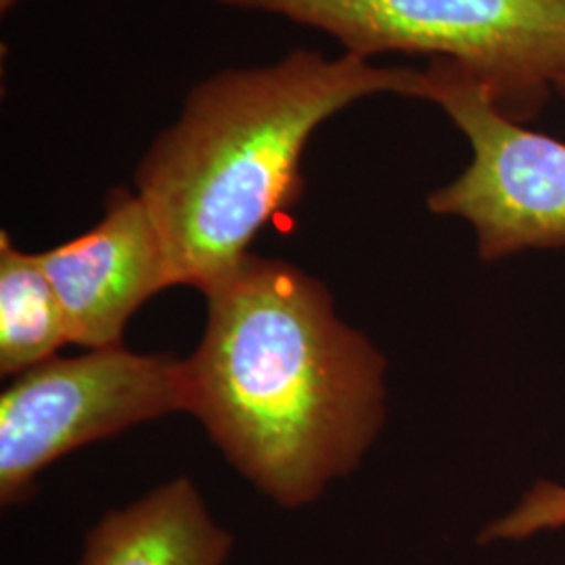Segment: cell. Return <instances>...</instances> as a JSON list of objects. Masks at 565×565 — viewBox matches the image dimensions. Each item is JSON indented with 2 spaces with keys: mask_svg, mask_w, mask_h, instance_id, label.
<instances>
[{
  "mask_svg": "<svg viewBox=\"0 0 565 565\" xmlns=\"http://www.w3.org/2000/svg\"><path fill=\"white\" fill-rule=\"evenodd\" d=\"M18 2H21V0H0V11L2 13H7L9 9H13Z\"/></svg>",
  "mask_w": 565,
  "mask_h": 565,
  "instance_id": "cell-9",
  "label": "cell"
},
{
  "mask_svg": "<svg viewBox=\"0 0 565 565\" xmlns=\"http://www.w3.org/2000/svg\"><path fill=\"white\" fill-rule=\"evenodd\" d=\"M425 78V102L445 111L473 153L427 207L471 224L482 260L565 247V142L511 120L482 82L450 61L431 60Z\"/></svg>",
  "mask_w": 565,
  "mask_h": 565,
  "instance_id": "cell-5",
  "label": "cell"
},
{
  "mask_svg": "<svg viewBox=\"0 0 565 565\" xmlns=\"http://www.w3.org/2000/svg\"><path fill=\"white\" fill-rule=\"evenodd\" d=\"M231 548V532L210 515L200 490L177 478L105 513L78 565H224Z\"/></svg>",
  "mask_w": 565,
  "mask_h": 565,
  "instance_id": "cell-7",
  "label": "cell"
},
{
  "mask_svg": "<svg viewBox=\"0 0 565 565\" xmlns=\"http://www.w3.org/2000/svg\"><path fill=\"white\" fill-rule=\"evenodd\" d=\"M384 93L425 102V72L296 49L193 84L135 174L172 287L205 294L226 279L264 226L300 200V163L319 126Z\"/></svg>",
  "mask_w": 565,
  "mask_h": 565,
  "instance_id": "cell-2",
  "label": "cell"
},
{
  "mask_svg": "<svg viewBox=\"0 0 565 565\" xmlns=\"http://www.w3.org/2000/svg\"><path fill=\"white\" fill-rule=\"evenodd\" d=\"M174 411H186V382L172 354L116 345L21 373L0 396V503H23L70 450Z\"/></svg>",
  "mask_w": 565,
  "mask_h": 565,
  "instance_id": "cell-4",
  "label": "cell"
},
{
  "mask_svg": "<svg viewBox=\"0 0 565 565\" xmlns=\"http://www.w3.org/2000/svg\"><path fill=\"white\" fill-rule=\"evenodd\" d=\"M203 296L186 413L270 501L315 503L380 434L384 356L338 319L324 282L285 260L247 254Z\"/></svg>",
  "mask_w": 565,
  "mask_h": 565,
  "instance_id": "cell-1",
  "label": "cell"
},
{
  "mask_svg": "<svg viewBox=\"0 0 565 565\" xmlns=\"http://www.w3.org/2000/svg\"><path fill=\"white\" fill-rule=\"evenodd\" d=\"M557 95H562V97H565V78L562 84H559V88H557Z\"/></svg>",
  "mask_w": 565,
  "mask_h": 565,
  "instance_id": "cell-10",
  "label": "cell"
},
{
  "mask_svg": "<svg viewBox=\"0 0 565 565\" xmlns=\"http://www.w3.org/2000/svg\"><path fill=\"white\" fill-rule=\"evenodd\" d=\"M319 30L343 53L459 65L511 120L536 118L565 78V0H212Z\"/></svg>",
  "mask_w": 565,
  "mask_h": 565,
  "instance_id": "cell-3",
  "label": "cell"
},
{
  "mask_svg": "<svg viewBox=\"0 0 565 565\" xmlns=\"http://www.w3.org/2000/svg\"><path fill=\"white\" fill-rule=\"evenodd\" d=\"M53 285L70 343L121 345L142 303L172 287L160 233L137 191L116 186L102 221L72 242L36 254Z\"/></svg>",
  "mask_w": 565,
  "mask_h": 565,
  "instance_id": "cell-6",
  "label": "cell"
},
{
  "mask_svg": "<svg viewBox=\"0 0 565 565\" xmlns=\"http://www.w3.org/2000/svg\"><path fill=\"white\" fill-rule=\"evenodd\" d=\"M70 343L57 294L36 254L0 235V375H21Z\"/></svg>",
  "mask_w": 565,
  "mask_h": 565,
  "instance_id": "cell-8",
  "label": "cell"
}]
</instances>
